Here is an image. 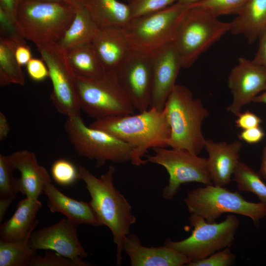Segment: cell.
Masks as SVG:
<instances>
[{
    "mask_svg": "<svg viewBox=\"0 0 266 266\" xmlns=\"http://www.w3.org/2000/svg\"><path fill=\"white\" fill-rule=\"evenodd\" d=\"M79 178L84 181L91 198L89 202L101 226L110 230L116 245V264H122L125 240L131 226L136 221L132 206L114 184L115 168L110 165L107 171L97 177L86 167H78Z\"/></svg>",
    "mask_w": 266,
    "mask_h": 266,
    "instance_id": "1",
    "label": "cell"
},
{
    "mask_svg": "<svg viewBox=\"0 0 266 266\" xmlns=\"http://www.w3.org/2000/svg\"><path fill=\"white\" fill-rule=\"evenodd\" d=\"M90 127L103 131L133 148L131 163L145 165L142 157L151 148L167 147L170 128L164 109L149 108L136 114L114 116L96 120Z\"/></svg>",
    "mask_w": 266,
    "mask_h": 266,
    "instance_id": "2",
    "label": "cell"
},
{
    "mask_svg": "<svg viewBox=\"0 0 266 266\" xmlns=\"http://www.w3.org/2000/svg\"><path fill=\"white\" fill-rule=\"evenodd\" d=\"M164 109L170 132L167 147L198 155L204 148L206 140L202 132V124L209 114L201 101L195 99L185 86L176 84Z\"/></svg>",
    "mask_w": 266,
    "mask_h": 266,
    "instance_id": "3",
    "label": "cell"
},
{
    "mask_svg": "<svg viewBox=\"0 0 266 266\" xmlns=\"http://www.w3.org/2000/svg\"><path fill=\"white\" fill-rule=\"evenodd\" d=\"M72 6L48 0H21L16 24L25 39L35 45L57 42L72 23L76 12Z\"/></svg>",
    "mask_w": 266,
    "mask_h": 266,
    "instance_id": "4",
    "label": "cell"
},
{
    "mask_svg": "<svg viewBox=\"0 0 266 266\" xmlns=\"http://www.w3.org/2000/svg\"><path fill=\"white\" fill-rule=\"evenodd\" d=\"M231 22L220 21L206 10L191 6L183 14L173 40L182 67H190L198 58L230 32Z\"/></svg>",
    "mask_w": 266,
    "mask_h": 266,
    "instance_id": "5",
    "label": "cell"
},
{
    "mask_svg": "<svg viewBox=\"0 0 266 266\" xmlns=\"http://www.w3.org/2000/svg\"><path fill=\"white\" fill-rule=\"evenodd\" d=\"M190 214L207 222H215L223 214H236L250 218L255 225L266 216V206L246 200L237 192L213 184L192 189L184 199Z\"/></svg>",
    "mask_w": 266,
    "mask_h": 266,
    "instance_id": "6",
    "label": "cell"
},
{
    "mask_svg": "<svg viewBox=\"0 0 266 266\" xmlns=\"http://www.w3.org/2000/svg\"><path fill=\"white\" fill-rule=\"evenodd\" d=\"M190 6L176 2L160 11L131 19L122 29L132 48L152 55L172 42L180 19Z\"/></svg>",
    "mask_w": 266,
    "mask_h": 266,
    "instance_id": "7",
    "label": "cell"
},
{
    "mask_svg": "<svg viewBox=\"0 0 266 266\" xmlns=\"http://www.w3.org/2000/svg\"><path fill=\"white\" fill-rule=\"evenodd\" d=\"M75 86L80 109L96 120L133 114L135 108L121 88L115 71L101 78L75 74Z\"/></svg>",
    "mask_w": 266,
    "mask_h": 266,
    "instance_id": "8",
    "label": "cell"
},
{
    "mask_svg": "<svg viewBox=\"0 0 266 266\" xmlns=\"http://www.w3.org/2000/svg\"><path fill=\"white\" fill-rule=\"evenodd\" d=\"M189 218L193 227L191 235L180 241L167 239L164 245L182 254L191 262L205 258L216 251L231 247L239 226L233 214L222 222L209 223L203 217L190 214Z\"/></svg>",
    "mask_w": 266,
    "mask_h": 266,
    "instance_id": "9",
    "label": "cell"
},
{
    "mask_svg": "<svg viewBox=\"0 0 266 266\" xmlns=\"http://www.w3.org/2000/svg\"><path fill=\"white\" fill-rule=\"evenodd\" d=\"M65 130L77 154L95 160L98 166L108 161H131L133 148L130 145L103 131L87 126L81 116L67 117Z\"/></svg>",
    "mask_w": 266,
    "mask_h": 266,
    "instance_id": "10",
    "label": "cell"
},
{
    "mask_svg": "<svg viewBox=\"0 0 266 266\" xmlns=\"http://www.w3.org/2000/svg\"><path fill=\"white\" fill-rule=\"evenodd\" d=\"M35 46L48 69L53 87L50 99L55 108L67 117L80 116L75 73L68 61L66 51L57 42Z\"/></svg>",
    "mask_w": 266,
    "mask_h": 266,
    "instance_id": "11",
    "label": "cell"
},
{
    "mask_svg": "<svg viewBox=\"0 0 266 266\" xmlns=\"http://www.w3.org/2000/svg\"><path fill=\"white\" fill-rule=\"evenodd\" d=\"M153 149L155 154L146 155V161L163 166L169 175L168 183L163 189L162 197L165 199H172L184 183L198 182L205 185L212 184L207 159L182 149Z\"/></svg>",
    "mask_w": 266,
    "mask_h": 266,
    "instance_id": "12",
    "label": "cell"
},
{
    "mask_svg": "<svg viewBox=\"0 0 266 266\" xmlns=\"http://www.w3.org/2000/svg\"><path fill=\"white\" fill-rule=\"evenodd\" d=\"M115 73L135 109L141 112L149 109L153 89L152 55L133 50Z\"/></svg>",
    "mask_w": 266,
    "mask_h": 266,
    "instance_id": "13",
    "label": "cell"
},
{
    "mask_svg": "<svg viewBox=\"0 0 266 266\" xmlns=\"http://www.w3.org/2000/svg\"><path fill=\"white\" fill-rule=\"evenodd\" d=\"M228 86L233 99L227 109L237 116L244 105L266 89V69L252 60L240 57L230 73Z\"/></svg>",
    "mask_w": 266,
    "mask_h": 266,
    "instance_id": "14",
    "label": "cell"
},
{
    "mask_svg": "<svg viewBox=\"0 0 266 266\" xmlns=\"http://www.w3.org/2000/svg\"><path fill=\"white\" fill-rule=\"evenodd\" d=\"M77 226L67 218L63 219L54 225L33 232L30 243L36 250H52L73 260H81L88 254L78 239Z\"/></svg>",
    "mask_w": 266,
    "mask_h": 266,
    "instance_id": "15",
    "label": "cell"
},
{
    "mask_svg": "<svg viewBox=\"0 0 266 266\" xmlns=\"http://www.w3.org/2000/svg\"><path fill=\"white\" fill-rule=\"evenodd\" d=\"M153 89L149 108L163 110L175 86L182 67L180 56L173 42L152 54Z\"/></svg>",
    "mask_w": 266,
    "mask_h": 266,
    "instance_id": "16",
    "label": "cell"
},
{
    "mask_svg": "<svg viewBox=\"0 0 266 266\" xmlns=\"http://www.w3.org/2000/svg\"><path fill=\"white\" fill-rule=\"evenodd\" d=\"M242 144L240 141L232 143L206 140L204 148L208 153L207 164L212 184L225 187L232 180V176L239 161Z\"/></svg>",
    "mask_w": 266,
    "mask_h": 266,
    "instance_id": "17",
    "label": "cell"
},
{
    "mask_svg": "<svg viewBox=\"0 0 266 266\" xmlns=\"http://www.w3.org/2000/svg\"><path fill=\"white\" fill-rule=\"evenodd\" d=\"M123 251L129 257L132 266H182L191 262L182 254L165 245L144 246L135 234L127 235Z\"/></svg>",
    "mask_w": 266,
    "mask_h": 266,
    "instance_id": "18",
    "label": "cell"
},
{
    "mask_svg": "<svg viewBox=\"0 0 266 266\" xmlns=\"http://www.w3.org/2000/svg\"><path fill=\"white\" fill-rule=\"evenodd\" d=\"M8 157L15 169L20 172L17 178L19 192L26 198L38 199L45 185L51 182L46 169L38 164L36 156L30 151H17Z\"/></svg>",
    "mask_w": 266,
    "mask_h": 266,
    "instance_id": "19",
    "label": "cell"
},
{
    "mask_svg": "<svg viewBox=\"0 0 266 266\" xmlns=\"http://www.w3.org/2000/svg\"><path fill=\"white\" fill-rule=\"evenodd\" d=\"M106 71H115L133 50L122 28H99L92 41Z\"/></svg>",
    "mask_w": 266,
    "mask_h": 266,
    "instance_id": "20",
    "label": "cell"
},
{
    "mask_svg": "<svg viewBox=\"0 0 266 266\" xmlns=\"http://www.w3.org/2000/svg\"><path fill=\"white\" fill-rule=\"evenodd\" d=\"M43 193L47 197V206L52 213L59 212L77 225L101 226L89 202L71 198L60 192L52 184H47Z\"/></svg>",
    "mask_w": 266,
    "mask_h": 266,
    "instance_id": "21",
    "label": "cell"
},
{
    "mask_svg": "<svg viewBox=\"0 0 266 266\" xmlns=\"http://www.w3.org/2000/svg\"><path fill=\"white\" fill-rule=\"evenodd\" d=\"M42 204L38 199L26 198L17 204L11 217L0 226V240L13 241L31 235L38 224L36 216Z\"/></svg>",
    "mask_w": 266,
    "mask_h": 266,
    "instance_id": "22",
    "label": "cell"
},
{
    "mask_svg": "<svg viewBox=\"0 0 266 266\" xmlns=\"http://www.w3.org/2000/svg\"><path fill=\"white\" fill-rule=\"evenodd\" d=\"M231 24L230 32L254 43L266 28V0H248Z\"/></svg>",
    "mask_w": 266,
    "mask_h": 266,
    "instance_id": "23",
    "label": "cell"
},
{
    "mask_svg": "<svg viewBox=\"0 0 266 266\" xmlns=\"http://www.w3.org/2000/svg\"><path fill=\"white\" fill-rule=\"evenodd\" d=\"M85 6L99 28H123L131 20L128 4L117 0H86Z\"/></svg>",
    "mask_w": 266,
    "mask_h": 266,
    "instance_id": "24",
    "label": "cell"
},
{
    "mask_svg": "<svg viewBox=\"0 0 266 266\" xmlns=\"http://www.w3.org/2000/svg\"><path fill=\"white\" fill-rule=\"evenodd\" d=\"M68 61L76 74L99 79L106 73L92 42L76 45L66 50Z\"/></svg>",
    "mask_w": 266,
    "mask_h": 266,
    "instance_id": "25",
    "label": "cell"
},
{
    "mask_svg": "<svg viewBox=\"0 0 266 266\" xmlns=\"http://www.w3.org/2000/svg\"><path fill=\"white\" fill-rule=\"evenodd\" d=\"M99 29L85 6L76 10L70 26L57 43L67 50L78 45L92 42Z\"/></svg>",
    "mask_w": 266,
    "mask_h": 266,
    "instance_id": "26",
    "label": "cell"
},
{
    "mask_svg": "<svg viewBox=\"0 0 266 266\" xmlns=\"http://www.w3.org/2000/svg\"><path fill=\"white\" fill-rule=\"evenodd\" d=\"M25 41H16L0 37V86L10 84L24 85L25 76L21 66L17 60L15 49L18 43Z\"/></svg>",
    "mask_w": 266,
    "mask_h": 266,
    "instance_id": "27",
    "label": "cell"
},
{
    "mask_svg": "<svg viewBox=\"0 0 266 266\" xmlns=\"http://www.w3.org/2000/svg\"><path fill=\"white\" fill-rule=\"evenodd\" d=\"M30 235L13 241L0 240V266H27L36 255L29 241Z\"/></svg>",
    "mask_w": 266,
    "mask_h": 266,
    "instance_id": "28",
    "label": "cell"
},
{
    "mask_svg": "<svg viewBox=\"0 0 266 266\" xmlns=\"http://www.w3.org/2000/svg\"><path fill=\"white\" fill-rule=\"evenodd\" d=\"M237 189L255 194L266 206V184L258 172L244 163L239 161L233 174Z\"/></svg>",
    "mask_w": 266,
    "mask_h": 266,
    "instance_id": "29",
    "label": "cell"
},
{
    "mask_svg": "<svg viewBox=\"0 0 266 266\" xmlns=\"http://www.w3.org/2000/svg\"><path fill=\"white\" fill-rule=\"evenodd\" d=\"M15 169L8 156L0 154V198L14 200L19 192L17 178L12 175Z\"/></svg>",
    "mask_w": 266,
    "mask_h": 266,
    "instance_id": "30",
    "label": "cell"
},
{
    "mask_svg": "<svg viewBox=\"0 0 266 266\" xmlns=\"http://www.w3.org/2000/svg\"><path fill=\"white\" fill-rule=\"evenodd\" d=\"M248 0H201L191 5L202 8L216 17L224 15H237Z\"/></svg>",
    "mask_w": 266,
    "mask_h": 266,
    "instance_id": "31",
    "label": "cell"
},
{
    "mask_svg": "<svg viewBox=\"0 0 266 266\" xmlns=\"http://www.w3.org/2000/svg\"><path fill=\"white\" fill-rule=\"evenodd\" d=\"M51 171L55 181L62 186H70L80 179L79 168H77L71 161L65 159L55 161L52 166Z\"/></svg>",
    "mask_w": 266,
    "mask_h": 266,
    "instance_id": "32",
    "label": "cell"
},
{
    "mask_svg": "<svg viewBox=\"0 0 266 266\" xmlns=\"http://www.w3.org/2000/svg\"><path fill=\"white\" fill-rule=\"evenodd\" d=\"M178 0H128L131 20L160 11Z\"/></svg>",
    "mask_w": 266,
    "mask_h": 266,
    "instance_id": "33",
    "label": "cell"
},
{
    "mask_svg": "<svg viewBox=\"0 0 266 266\" xmlns=\"http://www.w3.org/2000/svg\"><path fill=\"white\" fill-rule=\"evenodd\" d=\"M93 265L83 260H73L52 251L46 250L42 256L36 255L29 266H90Z\"/></svg>",
    "mask_w": 266,
    "mask_h": 266,
    "instance_id": "34",
    "label": "cell"
},
{
    "mask_svg": "<svg viewBox=\"0 0 266 266\" xmlns=\"http://www.w3.org/2000/svg\"><path fill=\"white\" fill-rule=\"evenodd\" d=\"M235 255L231 251L230 247L212 254L203 259L191 262L188 266H230L233 264Z\"/></svg>",
    "mask_w": 266,
    "mask_h": 266,
    "instance_id": "35",
    "label": "cell"
},
{
    "mask_svg": "<svg viewBox=\"0 0 266 266\" xmlns=\"http://www.w3.org/2000/svg\"><path fill=\"white\" fill-rule=\"evenodd\" d=\"M26 66L28 75L34 81H42L49 77L48 68L43 60L32 58Z\"/></svg>",
    "mask_w": 266,
    "mask_h": 266,
    "instance_id": "36",
    "label": "cell"
},
{
    "mask_svg": "<svg viewBox=\"0 0 266 266\" xmlns=\"http://www.w3.org/2000/svg\"><path fill=\"white\" fill-rule=\"evenodd\" d=\"M235 121L236 126L242 130L260 126L262 120L255 113L246 110L241 112Z\"/></svg>",
    "mask_w": 266,
    "mask_h": 266,
    "instance_id": "37",
    "label": "cell"
},
{
    "mask_svg": "<svg viewBox=\"0 0 266 266\" xmlns=\"http://www.w3.org/2000/svg\"><path fill=\"white\" fill-rule=\"evenodd\" d=\"M265 136V132L261 126L242 130L238 135L240 140L250 144L260 142Z\"/></svg>",
    "mask_w": 266,
    "mask_h": 266,
    "instance_id": "38",
    "label": "cell"
},
{
    "mask_svg": "<svg viewBox=\"0 0 266 266\" xmlns=\"http://www.w3.org/2000/svg\"><path fill=\"white\" fill-rule=\"evenodd\" d=\"M258 40V49L252 60L266 69V28L261 33Z\"/></svg>",
    "mask_w": 266,
    "mask_h": 266,
    "instance_id": "39",
    "label": "cell"
},
{
    "mask_svg": "<svg viewBox=\"0 0 266 266\" xmlns=\"http://www.w3.org/2000/svg\"><path fill=\"white\" fill-rule=\"evenodd\" d=\"M15 56L21 66L26 65L32 58L31 48L25 41L17 44L15 49Z\"/></svg>",
    "mask_w": 266,
    "mask_h": 266,
    "instance_id": "40",
    "label": "cell"
},
{
    "mask_svg": "<svg viewBox=\"0 0 266 266\" xmlns=\"http://www.w3.org/2000/svg\"><path fill=\"white\" fill-rule=\"evenodd\" d=\"M21 0H0V9L11 20L16 22V13Z\"/></svg>",
    "mask_w": 266,
    "mask_h": 266,
    "instance_id": "41",
    "label": "cell"
},
{
    "mask_svg": "<svg viewBox=\"0 0 266 266\" xmlns=\"http://www.w3.org/2000/svg\"><path fill=\"white\" fill-rule=\"evenodd\" d=\"M10 126L5 115L0 112V140L2 141L9 133Z\"/></svg>",
    "mask_w": 266,
    "mask_h": 266,
    "instance_id": "42",
    "label": "cell"
},
{
    "mask_svg": "<svg viewBox=\"0 0 266 266\" xmlns=\"http://www.w3.org/2000/svg\"><path fill=\"white\" fill-rule=\"evenodd\" d=\"M14 200L13 199L0 198V222L2 221L6 212L11 203Z\"/></svg>",
    "mask_w": 266,
    "mask_h": 266,
    "instance_id": "43",
    "label": "cell"
},
{
    "mask_svg": "<svg viewBox=\"0 0 266 266\" xmlns=\"http://www.w3.org/2000/svg\"><path fill=\"white\" fill-rule=\"evenodd\" d=\"M258 173L263 179L266 180V145L263 151L261 163Z\"/></svg>",
    "mask_w": 266,
    "mask_h": 266,
    "instance_id": "44",
    "label": "cell"
},
{
    "mask_svg": "<svg viewBox=\"0 0 266 266\" xmlns=\"http://www.w3.org/2000/svg\"><path fill=\"white\" fill-rule=\"evenodd\" d=\"M60 1L67 3L76 9L81 8L85 6L86 0H48Z\"/></svg>",
    "mask_w": 266,
    "mask_h": 266,
    "instance_id": "45",
    "label": "cell"
},
{
    "mask_svg": "<svg viewBox=\"0 0 266 266\" xmlns=\"http://www.w3.org/2000/svg\"><path fill=\"white\" fill-rule=\"evenodd\" d=\"M253 102L266 104V89L263 92L256 97L254 100Z\"/></svg>",
    "mask_w": 266,
    "mask_h": 266,
    "instance_id": "46",
    "label": "cell"
},
{
    "mask_svg": "<svg viewBox=\"0 0 266 266\" xmlns=\"http://www.w3.org/2000/svg\"><path fill=\"white\" fill-rule=\"evenodd\" d=\"M201 0H178L177 3L186 5H192Z\"/></svg>",
    "mask_w": 266,
    "mask_h": 266,
    "instance_id": "47",
    "label": "cell"
}]
</instances>
